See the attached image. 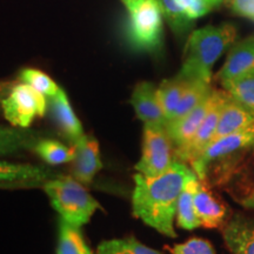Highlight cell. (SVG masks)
I'll return each mask as SVG.
<instances>
[{
  "mask_svg": "<svg viewBox=\"0 0 254 254\" xmlns=\"http://www.w3.org/2000/svg\"><path fill=\"white\" fill-rule=\"evenodd\" d=\"M193 170L176 160L166 172L155 178L135 173L132 211L135 218L168 238H177L174 218L180 193Z\"/></svg>",
  "mask_w": 254,
  "mask_h": 254,
  "instance_id": "cell-1",
  "label": "cell"
},
{
  "mask_svg": "<svg viewBox=\"0 0 254 254\" xmlns=\"http://www.w3.org/2000/svg\"><path fill=\"white\" fill-rule=\"evenodd\" d=\"M254 146V124L239 132L221 136L190 161L200 182L212 189L224 187Z\"/></svg>",
  "mask_w": 254,
  "mask_h": 254,
  "instance_id": "cell-2",
  "label": "cell"
},
{
  "mask_svg": "<svg viewBox=\"0 0 254 254\" xmlns=\"http://www.w3.org/2000/svg\"><path fill=\"white\" fill-rule=\"evenodd\" d=\"M237 37V28L232 24L193 31L186 43L179 74L190 80L201 79L212 82V67L222 53L233 46Z\"/></svg>",
  "mask_w": 254,
  "mask_h": 254,
  "instance_id": "cell-3",
  "label": "cell"
},
{
  "mask_svg": "<svg viewBox=\"0 0 254 254\" xmlns=\"http://www.w3.org/2000/svg\"><path fill=\"white\" fill-rule=\"evenodd\" d=\"M44 190L50 198L53 208L72 226L79 227L87 224L100 204L92 196L80 182L62 176L44 183Z\"/></svg>",
  "mask_w": 254,
  "mask_h": 254,
  "instance_id": "cell-4",
  "label": "cell"
},
{
  "mask_svg": "<svg viewBox=\"0 0 254 254\" xmlns=\"http://www.w3.org/2000/svg\"><path fill=\"white\" fill-rule=\"evenodd\" d=\"M128 11V40L138 51L157 52L163 44V11L158 0H122Z\"/></svg>",
  "mask_w": 254,
  "mask_h": 254,
  "instance_id": "cell-5",
  "label": "cell"
},
{
  "mask_svg": "<svg viewBox=\"0 0 254 254\" xmlns=\"http://www.w3.org/2000/svg\"><path fill=\"white\" fill-rule=\"evenodd\" d=\"M176 161L174 146L166 127L144 126L141 158L134 166L138 173L148 178L161 176Z\"/></svg>",
  "mask_w": 254,
  "mask_h": 254,
  "instance_id": "cell-6",
  "label": "cell"
},
{
  "mask_svg": "<svg viewBox=\"0 0 254 254\" xmlns=\"http://www.w3.org/2000/svg\"><path fill=\"white\" fill-rule=\"evenodd\" d=\"M5 119L18 128H28L37 117H44L49 100L43 93L25 82H17L0 101Z\"/></svg>",
  "mask_w": 254,
  "mask_h": 254,
  "instance_id": "cell-7",
  "label": "cell"
},
{
  "mask_svg": "<svg viewBox=\"0 0 254 254\" xmlns=\"http://www.w3.org/2000/svg\"><path fill=\"white\" fill-rule=\"evenodd\" d=\"M228 93L225 90H217L215 92V99L212 105L211 110L208 111L207 116L204 119L198 131L190 139V141L183 148L174 152L176 154V160L182 161V163L190 164L193 159L198 157L207 146L213 141L214 133L217 129L219 117L222 106H224L225 100H226Z\"/></svg>",
  "mask_w": 254,
  "mask_h": 254,
  "instance_id": "cell-8",
  "label": "cell"
},
{
  "mask_svg": "<svg viewBox=\"0 0 254 254\" xmlns=\"http://www.w3.org/2000/svg\"><path fill=\"white\" fill-rule=\"evenodd\" d=\"M172 30L183 34L193 20L207 14L220 4L217 0H158Z\"/></svg>",
  "mask_w": 254,
  "mask_h": 254,
  "instance_id": "cell-9",
  "label": "cell"
},
{
  "mask_svg": "<svg viewBox=\"0 0 254 254\" xmlns=\"http://www.w3.org/2000/svg\"><path fill=\"white\" fill-rule=\"evenodd\" d=\"M215 92L217 88H213V91L184 118L167 124L166 131L173 142L174 152L186 146L194 136L214 103Z\"/></svg>",
  "mask_w": 254,
  "mask_h": 254,
  "instance_id": "cell-10",
  "label": "cell"
},
{
  "mask_svg": "<svg viewBox=\"0 0 254 254\" xmlns=\"http://www.w3.org/2000/svg\"><path fill=\"white\" fill-rule=\"evenodd\" d=\"M131 104L136 117L145 125L166 127L167 119L158 97V87L150 81H141L133 90Z\"/></svg>",
  "mask_w": 254,
  "mask_h": 254,
  "instance_id": "cell-11",
  "label": "cell"
},
{
  "mask_svg": "<svg viewBox=\"0 0 254 254\" xmlns=\"http://www.w3.org/2000/svg\"><path fill=\"white\" fill-rule=\"evenodd\" d=\"M194 208L201 226L206 228H222L230 213V208L212 190V187L200 182L194 193Z\"/></svg>",
  "mask_w": 254,
  "mask_h": 254,
  "instance_id": "cell-12",
  "label": "cell"
},
{
  "mask_svg": "<svg viewBox=\"0 0 254 254\" xmlns=\"http://www.w3.org/2000/svg\"><path fill=\"white\" fill-rule=\"evenodd\" d=\"M222 189L241 207L254 209V146Z\"/></svg>",
  "mask_w": 254,
  "mask_h": 254,
  "instance_id": "cell-13",
  "label": "cell"
},
{
  "mask_svg": "<svg viewBox=\"0 0 254 254\" xmlns=\"http://www.w3.org/2000/svg\"><path fill=\"white\" fill-rule=\"evenodd\" d=\"M75 157L73 159V176L81 184H91L103 167L99 144L93 136L84 134L73 144Z\"/></svg>",
  "mask_w": 254,
  "mask_h": 254,
  "instance_id": "cell-14",
  "label": "cell"
},
{
  "mask_svg": "<svg viewBox=\"0 0 254 254\" xmlns=\"http://www.w3.org/2000/svg\"><path fill=\"white\" fill-rule=\"evenodd\" d=\"M222 237L232 254H254V217L232 215L222 227Z\"/></svg>",
  "mask_w": 254,
  "mask_h": 254,
  "instance_id": "cell-15",
  "label": "cell"
},
{
  "mask_svg": "<svg viewBox=\"0 0 254 254\" xmlns=\"http://www.w3.org/2000/svg\"><path fill=\"white\" fill-rule=\"evenodd\" d=\"M254 71V37L234 43L215 79L219 82L236 79Z\"/></svg>",
  "mask_w": 254,
  "mask_h": 254,
  "instance_id": "cell-16",
  "label": "cell"
},
{
  "mask_svg": "<svg viewBox=\"0 0 254 254\" xmlns=\"http://www.w3.org/2000/svg\"><path fill=\"white\" fill-rule=\"evenodd\" d=\"M49 100V110L56 126L60 133L71 142H77L84 135L82 125L75 116L65 91L60 90L59 93Z\"/></svg>",
  "mask_w": 254,
  "mask_h": 254,
  "instance_id": "cell-17",
  "label": "cell"
},
{
  "mask_svg": "<svg viewBox=\"0 0 254 254\" xmlns=\"http://www.w3.org/2000/svg\"><path fill=\"white\" fill-rule=\"evenodd\" d=\"M252 124H254V114L228 94L221 109L213 140L239 132Z\"/></svg>",
  "mask_w": 254,
  "mask_h": 254,
  "instance_id": "cell-18",
  "label": "cell"
},
{
  "mask_svg": "<svg viewBox=\"0 0 254 254\" xmlns=\"http://www.w3.org/2000/svg\"><path fill=\"white\" fill-rule=\"evenodd\" d=\"M63 174L30 164H14L0 160V183H46Z\"/></svg>",
  "mask_w": 254,
  "mask_h": 254,
  "instance_id": "cell-19",
  "label": "cell"
},
{
  "mask_svg": "<svg viewBox=\"0 0 254 254\" xmlns=\"http://www.w3.org/2000/svg\"><path fill=\"white\" fill-rule=\"evenodd\" d=\"M43 138L39 132L14 126L0 125V157L20 154L33 151L37 142Z\"/></svg>",
  "mask_w": 254,
  "mask_h": 254,
  "instance_id": "cell-20",
  "label": "cell"
},
{
  "mask_svg": "<svg viewBox=\"0 0 254 254\" xmlns=\"http://www.w3.org/2000/svg\"><path fill=\"white\" fill-rule=\"evenodd\" d=\"M199 179L193 171L187 178L177 205V225L186 231H193L201 226L194 208V193Z\"/></svg>",
  "mask_w": 254,
  "mask_h": 254,
  "instance_id": "cell-21",
  "label": "cell"
},
{
  "mask_svg": "<svg viewBox=\"0 0 254 254\" xmlns=\"http://www.w3.org/2000/svg\"><path fill=\"white\" fill-rule=\"evenodd\" d=\"M190 82V79L183 77V75H180L178 73L176 77L171 79H165L159 85L158 97L159 100H160L165 116H166L167 124L173 119L178 105H179L180 100H182L184 92H185L187 86H189Z\"/></svg>",
  "mask_w": 254,
  "mask_h": 254,
  "instance_id": "cell-22",
  "label": "cell"
},
{
  "mask_svg": "<svg viewBox=\"0 0 254 254\" xmlns=\"http://www.w3.org/2000/svg\"><path fill=\"white\" fill-rule=\"evenodd\" d=\"M213 88L214 87L212 86V82L201 80V79L190 80L189 86H187L185 92H184L182 100H180L179 105H178L173 119L170 123L184 118L186 114H189L194 107L198 106L213 91Z\"/></svg>",
  "mask_w": 254,
  "mask_h": 254,
  "instance_id": "cell-23",
  "label": "cell"
},
{
  "mask_svg": "<svg viewBox=\"0 0 254 254\" xmlns=\"http://www.w3.org/2000/svg\"><path fill=\"white\" fill-rule=\"evenodd\" d=\"M36 154L50 165H60L71 163L75 157L74 146L68 147L55 139L41 138L34 147Z\"/></svg>",
  "mask_w": 254,
  "mask_h": 254,
  "instance_id": "cell-24",
  "label": "cell"
},
{
  "mask_svg": "<svg viewBox=\"0 0 254 254\" xmlns=\"http://www.w3.org/2000/svg\"><path fill=\"white\" fill-rule=\"evenodd\" d=\"M57 254H94L87 246L79 227L62 220Z\"/></svg>",
  "mask_w": 254,
  "mask_h": 254,
  "instance_id": "cell-25",
  "label": "cell"
},
{
  "mask_svg": "<svg viewBox=\"0 0 254 254\" xmlns=\"http://www.w3.org/2000/svg\"><path fill=\"white\" fill-rule=\"evenodd\" d=\"M220 85L222 90L254 114V71L236 79L222 81Z\"/></svg>",
  "mask_w": 254,
  "mask_h": 254,
  "instance_id": "cell-26",
  "label": "cell"
},
{
  "mask_svg": "<svg viewBox=\"0 0 254 254\" xmlns=\"http://www.w3.org/2000/svg\"><path fill=\"white\" fill-rule=\"evenodd\" d=\"M98 254H161L144 245L134 238L103 241L98 247Z\"/></svg>",
  "mask_w": 254,
  "mask_h": 254,
  "instance_id": "cell-27",
  "label": "cell"
},
{
  "mask_svg": "<svg viewBox=\"0 0 254 254\" xmlns=\"http://www.w3.org/2000/svg\"><path fill=\"white\" fill-rule=\"evenodd\" d=\"M19 80L30 85L34 90L43 93L47 98H52L62 90L57 82L51 79L46 73L36 68H24L19 74Z\"/></svg>",
  "mask_w": 254,
  "mask_h": 254,
  "instance_id": "cell-28",
  "label": "cell"
},
{
  "mask_svg": "<svg viewBox=\"0 0 254 254\" xmlns=\"http://www.w3.org/2000/svg\"><path fill=\"white\" fill-rule=\"evenodd\" d=\"M171 254H215L213 246L207 240L192 238L183 244L171 247Z\"/></svg>",
  "mask_w": 254,
  "mask_h": 254,
  "instance_id": "cell-29",
  "label": "cell"
},
{
  "mask_svg": "<svg viewBox=\"0 0 254 254\" xmlns=\"http://www.w3.org/2000/svg\"><path fill=\"white\" fill-rule=\"evenodd\" d=\"M227 5L234 13L254 20V0H230Z\"/></svg>",
  "mask_w": 254,
  "mask_h": 254,
  "instance_id": "cell-30",
  "label": "cell"
},
{
  "mask_svg": "<svg viewBox=\"0 0 254 254\" xmlns=\"http://www.w3.org/2000/svg\"><path fill=\"white\" fill-rule=\"evenodd\" d=\"M18 81H2L0 80V101L11 92L12 88Z\"/></svg>",
  "mask_w": 254,
  "mask_h": 254,
  "instance_id": "cell-31",
  "label": "cell"
},
{
  "mask_svg": "<svg viewBox=\"0 0 254 254\" xmlns=\"http://www.w3.org/2000/svg\"><path fill=\"white\" fill-rule=\"evenodd\" d=\"M217 1L219 2V4H222V2H225V4L227 5V2L230 1V0H217Z\"/></svg>",
  "mask_w": 254,
  "mask_h": 254,
  "instance_id": "cell-32",
  "label": "cell"
}]
</instances>
